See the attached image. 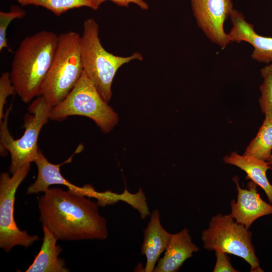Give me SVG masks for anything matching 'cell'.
Here are the masks:
<instances>
[{
    "mask_svg": "<svg viewBox=\"0 0 272 272\" xmlns=\"http://www.w3.org/2000/svg\"><path fill=\"white\" fill-rule=\"evenodd\" d=\"M38 199L39 220L61 240H104L107 221L98 212V203L85 196L60 188H48Z\"/></svg>",
    "mask_w": 272,
    "mask_h": 272,
    "instance_id": "1",
    "label": "cell"
},
{
    "mask_svg": "<svg viewBox=\"0 0 272 272\" xmlns=\"http://www.w3.org/2000/svg\"><path fill=\"white\" fill-rule=\"evenodd\" d=\"M15 93V89L11 81L10 73H3L0 78V121L5 116L4 107L7 98Z\"/></svg>",
    "mask_w": 272,
    "mask_h": 272,
    "instance_id": "21",
    "label": "cell"
},
{
    "mask_svg": "<svg viewBox=\"0 0 272 272\" xmlns=\"http://www.w3.org/2000/svg\"><path fill=\"white\" fill-rule=\"evenodd\" d=\"M223 162L235 166L246 173V179H249L259 186L265 192L268 201L272 204V184L269 182L266 172L271 169L268 161L245 155H241L232 152L223 158Z\"/></svg>",
    "mask_w": 272,
    "mask_h": 272,
    "instance_id": "14",
    "label": "cell"
},
{
    "mask_svg": "<svg viewBox=\"0 0 272 272\" xmlns=\"http://www.w3.org/2000/svg\"><path fill=\"white\" fill-rule=\"evenodd\" d=\"M30 168L27 164L10 176L8 172L0 175V247L9 252L16 246L27 247L39 239L21 230L14 218V203L17 190L27 176Z\"/></svg>",
    "mask_w": 272,
    "mask_h": 272,
    "instance_id": "8",
    "label": "cell"
},
{
    "mask_svg": "<svg viewBox=\"0 0 272 272\" xmlns=\"http://www.w3.org/2000/svg\"><path fill=\"white\" fill-rule=\"evenodd\" d=\"M216 263L213 268L214 272H238L230 262L228 254L221 250H216Z\"/></svg>",
    "mask_w": 272,
    "mask_h": 272,
    "instance_id": "22",
    "label": "cell"
},
{
    "mask_svg": "<svg viewBox=\"0 0 272 272\" xmlns=\"http://www.w3.org/2000/svg\"><path fill=\"white\" fill-rule=\"evenodd\" d=\"M272 117L264 116L263 122L243 155L267 161L272 154Z\"/></svg>",
    "mask_w": 272,
    "mask_h": 272,
    "instance_id": "17",
    "label": "cell"
},
{
    "mask_svg": "<svg viewBox=\"0 0 272 272\" xmlns=\"http://www.w3.org/2000/svg\"><path fill=\"white\" fill-rule=\"evenodd\" d=\"M52 107L43 96L36 97L24 116V133L17 140L14 139L8 127L11 107L5 113L4 118L0 121L1 152L8 151L10 154L9 172L11 174L23 166L35 162L39 150L37 145L39 133L49 119Z\"/></svg>",
    "mask_w": 272,
    "mask_h": 272,
    "instance_id": "5",
    "label": "cell"
},
{
    "mask_svg": "<svg viewBox=\"0 0 272 272\" xmlns=\"http://www.w3.org/2000/svg\"><path fill=\"white\" fill-rule=\"evenodd\" d=\"M237 191V200L230 202L231 215L238 223L249 229L257 219L272 214V204L267 203L257 191V185L250 180L247 188L241 187L237 176L233 178Z\"/></svg>",
    "mask_w": 272,
    "mask_h": 272,
    "instance_id": "10",
    "label": "cell"
},
{
    "mask_svg": "<svg viewBox=\"0 0 272 272\" xmlns=\"http://www.w3.org/2000/svg\"><path fill=\"white\" fill-rule=\"evenodd\" d=\"M58 35L43 30L24 38L15 52L10 78L16 93L28 103L40 96L55 54Z\"/></svg>",
    "mask_w": 272,
    "mask_h": 272,
    "instance_id": "2",
    "label": "cell"
},
{
    "mask_svg": "<svg viewBox=\"0 0 272 272\" xmlns=\"http://www.w3.org/2000/svg\"><path fill=\"white\" fill-rule=\"evenodd\" d=\"M230 18L233 26L228 35L229 42L245 41L253 47L251 57L260 62L272 63V37L256 33L242 13L233 9Z\"/></svg>",
    "mask_w": 272,
    "mask_h": 272,
    "instance_id": "11",
    "label": "cell"
},
{
    "mask_svg": "<svg viewBox=\"0 0 272 272\" xmlns=\"http://www.w3.org/2000/svg\"><path fill=\"white\" fill-rule=\"evenodd\" d=\"M80 151V149L78 148L66 161L60 164H54L49 162L39 150L38 156L34 162L37 168V178L35 181L28 187L26 193L33 194L44 192L50 185H56L58 179L62 175L60 167L63 164L70 163L73 156Z\"/></svg>",
    "mask_w": 272,
    "mask_h": 272,
    "instance_id": "16",
    "label": "cell"
},
{
    "mask_svg": "<svg viewBox=\"0 0 272 272\" xmlns=\"http://www.w3.org/2000/svg\"><path fill=\"white\" fill-rule=\"evenodd\" d=\"M204 248L221 250L243 259L251 272H261L259 260L252 242V232L237 223L231 214H218L210 220L208 227L201 233Z\"/></svg>",
    "mask_w": 272,
    "mask_h": 272,
    "instance_id": "7",
    "label": "cell"
},
{
    "mask_svg": "<svg viewBox=\"0 0 272 272\" xmlns=\"http://www.w3.org/2000/svg\"><path fill=\"white\" fill-rule=\"evenodd\" d=\"M110 1L121 7H128L130 3L137 5L143 10H147L148 9V5L144 0H91L92 9L96 10L105 1Z\"/></svg>",
    "mask_w": 272,
    "mask_h": 272,
    "instance_id": "23",
    "label": "cell"
},
{
    "mask_svg": "<svg viewBox=\"0 0 272 272\" xmlns=\"http://www.w3.org/2000/svg\"><path fill=\"white\" fill-rule=\"evenodd\" d=\"M22 6L34 5L43 7L59 16L66 11L83 7L92 9L91 0H17Z\"/></svg>",
    "mask_w": 272,
    "mask_h": 272,
    "instance_id": "18",
    "label": "cell"
},
{
    "mask_svg": "<svg viewBox=\"0 0 272 272\" xmlns=\"http://www.w3.org/2000/svg\"><path fill=\"white\" fill-rule=\"evenodd\" d=\"M198 248L191 240L189 230L172 234L163 257L158 260L155 272H176L184 262L193 256Z\"/></svg>",
    "mask_w": 272,
    "mask_h": 272,
    "instance_id": "12",
    "label": "cell"
},
{
    "mask_svg": "<svg viewBox=\"0 0 272 272\" xmlns=\"http://www.w3.org/2000/svg\"><path fill=\"white\" fill-rule=\"evenodd\" d=\"M74 115L90 118L104 133L110 132L118 121L117 113L103 99L84 72L67 96L52 107L49 119L60 121Z\"/></svg>",
    "mask_w": 272,
    "mask_h": 272,
    "instance_id": "6",
    "label": "cell"
},
{
    "mask_svg": "<svg viewBox=\"0 0 272 272\" xmlns=\"http://www.w3.org/2000/svg\"><path fill=\"white\" fill-rule=\"evenodd\" d=\"M193 14L205 35L223 49L230 42L224 29L233 9L232 0H191Z\"/></svg>",
    "mask_w": 272,
    "mask_h": 272,
    "instance_id": "9",
    "label": "cell"
},
{
    "mask_svg": "<svg viewBox=\"0 0 272 272\" xmlns=\"http://www.w3.org/2000/svg\"><path fill=\"white\" fill-rule=\"evenodd\" d=\"M81 53L83 72L92 81L101 97L107 103L112 96V84L118 69L132 60L143 59L139 52L122 57L106 50L99 37L98 25L93 18L88 19L84 22L81 36Z\"/></svg>",
    "mask_w": 272,
    "mask_h": 272,
    "instance_id": "3",
    "label": "cell"
},
{
    "mask_svg": "<svg viewBox=\"0 0 272 272\" xmlns=\"http://www.w3.org/2000/svg\"><path fill=\"white\" fill-rule=\"evenodd\" d=\"M260 73L263 82L259 86L261 94L258 102L264 116L272 117V63L261 69Z\"/></svg>",
    "mask_w": 272,
    "mask_h": 272,
    "instance_id": "19",
    "label": "cell"
},
{
    "mask_svg": "<svg viewBox=\"0 0 272 272\" xmlns=\"http://www.w3.org/2000/svg\"><path fill=\"white\" fill-rule=\"evenodd\" d=\"M81 36L75 31L58 35L55 54L40 95L52 107L67 96L83 73Z\"/></svg>",
    "mask_w": 272,
    "mask_h": 272,
    "instance_id": "4",
    "label": "cell"
},
{
    "mask_svg": "<svg viewBox=\"0 0 272 272\" xmlns=\"http://www.w3.org/2000/svg\"><path fill=\"white\" fill-rule=\"evenodd\" d=\"M171 235L162 227L159 211L154 210L147 227L144 230L141 252L146 257L144 271H154L156 263L161 254L165 250Z\"/></svg>",
    "mask_w": 272,
    "mask_h": 272,
    "instance_id": "13",
    "label": "cell"
},
{
    "mask_svg": "<svg viewBox=\"0 0 272 272\" xmlns=\"http://www.w3.org/2000/svg\"><path fill=\"white\" fill-rule=\"evenodd\" d=\"M267 161L269 162L271 166V169H272V154L269 156Z\"/></svg>",
    "mask_w": 272,
    "mask_h": 272,
    "instance_id": "24",
    "label": "cell"
},
{
    "mask_svg": "<svg viewBox=\"0 0 272 272\" xmlns=\"http://www.w3.org/2000/svg\"><path fill=\"white\" fill-rule=\"evenodd\" d=\"M26 15V12L20 7L13 6L9 12H0V51L6 48L10 52L12 49L8 45L7 30L10 23L15 19H22Z\"/></svg>",
    "mask_w": 272,
    "mask_h": 272,
    "instance_id": "20",
    "label": "cell"
},
{
    "mask_svg": "<svg viewBox=\"0 0 272 272\" xmlns=\"http://www.w3.org/2000/svg\"><path fill=\"white\" fill-rule=\"evenodd\" d=\"M43 238L40 250L26 272H69L64 260L58 257L62 249L56 245L58 240L43 226Z\"/></svg>",
    "mask_w": 272,
    "mask_h": 272,
    "instance_id": "15",
    "label": "cell"
}]
</instances>
